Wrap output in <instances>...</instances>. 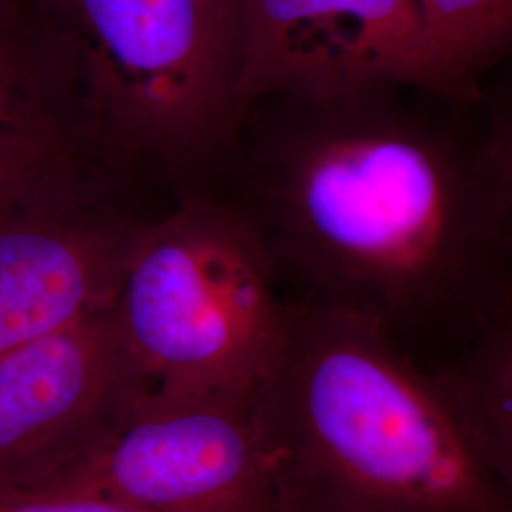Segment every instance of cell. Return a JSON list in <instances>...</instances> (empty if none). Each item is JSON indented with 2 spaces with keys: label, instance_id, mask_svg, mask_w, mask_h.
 I'll list each match as a JSON object with an SVG mask.
<instances>
[{
  "label": "cell",
  "instance_id": "cell-2",
  "mask_svg": "<svg viewBox=\"0 0 512 512\" xmlns=\"http://www.w3.org/2000/svg\"><path fill=\"white\" fill-rule=\"evenodd\" d=\"M268 512H494L511 488L459 439L427 368L376 323L287 300L255 395Z\"/></svg>",
  "mask_w": 512,
  "mask_h": 512
},
{
  "label": "cell",
  "instance_id": "cell-13",
  "mask_svg": "<svg viewBox=\"0 0 512 512\" xmlns=\"http://www.w3.org/2000/svg\"><path fill=\"white\" fill-rule=\"evenodd\" d=\"M494 512H512V509H507V511H494Z\"/></svg>",
  "mask_w": 512,
  "mask_h": 512
},
{
  "label": "cell",
  "instance_id": "cell-10",
  "mask_svg": "<svg viewBox=\"0 0 512 512\" xmlns=\"http://www.w3.org/2000/svg\"><path fill=\"white\" fill-rule=\"evenodd\" d=\"M427 374L459 439L512 490V315L478 332Z\"/></svg>",
  "mask_w": 512,
  "mask_h": 512
},
{
  "label": "cell",
  "instance_id": "cell-7",
  "mask_svg": "<svg viewBox=\"0 0 512 512\" xmlns=\"http://www.w3.org/2000/svg\"><path fill=\"white\" fill-rule=\"evenodd\" d=\"M236 2L241 107L376 86L450 90L435 73L412 0Z\"/></svg>",
  "mask_w": 512,
  "mask_h": 512
},
{
  "label": "cell",
  "instance_id": "cell-6",
  "mask_svg": "<svg viewBox=\"0 0 512 512\" xmlns=\"http://www.w3.org/2000/svg\"><path fill=\"white\" fill-rule=\"evenodd\" d=\"M48 0H0V220L126 196Z\"/></svg>",
  "mask_w": 512,
  "mask_h": 512
},
{
  "label": "cell",
  "instance_id": "cell-8",
  "mask_svg": "<svg viewBox=\"0 0 512 512\" xmlns=\"http://www.w3.org/2000/svg\"><path fill=\"white\" fill-rule=\"evenodd\" d=\"M152 385L112 306L0 357V482L71 458Z\"/></svg>",
  "mask_w": 512,
  "mask_h": 512
},
{
  "label": "cell",
  "instance_id": "cell-12",
  "mask_svg": "<svg viewBox=\"0 0 512 512\" xmlns=\"http://www.w3.org/2000/svg\"><path fill=\"white\" fill-rule=\"evenodd\" d=\"M0 512H150L103 497L46 492L0 482Z\"/></svg>",
  "mask_w": 512,
  "mask_h": 512
},
{
  "label": "cell",
  "instance_id": "cell-11",
  "mask_svg": "<svg viewBox=\"0 0 512 512\" xmlns=\"http://www.w3.org/2000/svg\"><path fill=\"white\" fill-rule=\"evenodd\" d=\"M440 84L450 90L484 84L507 54L512 0H412Z\"/></svg>",
  "mask_w": 512,
  "mask_h": 512
},
{
  "label": "cell",
  "instance_id": "cell-1",
  "mask_svg": "<svg viewBox=\"0 0 512 512\" xmlns=\"http://www.w3.org/2000/svg\"><path fill=\"white\" fill-rule=\"evenodd\" d=\"M215 190L285 300L365 317L418 363L512 315L505 84L247 103Z\"/></svg>",
  "mask_w": 512,
  "mask_h": 512
},
{
  "label": "cell",
  "instance_id": "cell-3",
  "mask_svg": "<svg viewBox=\"0 0 512 512\" xmlns=\"http://www.w3.org/2000/svg\"><path fill=\"white\" fill-rule=\"evenodd\" d=\"M114 177L173 198L219 183L238 128L236 0H48Z\"/></svg>",
  "mask_w": 512,
  "mask_h": 512
},
{
  "label": "cell",
  "instance_id": "cell-9",
  "mask_svg": "<svg viewBox=\"0 0 512 512\" xmlns=\"http://www.w3.org/2000/svg\"><path fill=\"white\" fill-rule=\"evenodd\" d=\"M147 219L120 196L0 220V357L110 308Z\"/></svg>",
  "mask_w": 512,
  "mask_h": 512
},
{
  "label": "cell",
  "instance_id": "cell-4",
  "mask_svg": "<svg viewBox=\"0 0 512 512\" xmlns=\"http://www.w3.org/2000/svg\"><path fill=\"white\" fill-rule=\"evenodd\" d=\"M112 311L152 387L255 397L287 300L251 224L215 188H198L141 224Z\"/></svg>",
  "mask_w": 512,
  "mask_h": 512
},
{
  "label": "cell",
  "instance_id": "cell-5",
  "mask_svg": "<svg viewBox=\"0 0 512 512\" xmlns=\"http://www.w3.org/2000/svg\"><path fill=\"white\" fill-rule=\"evenodd\" d=\"M4 484L150 512H268L255 397L150 387L78 454Z\"/></svg>",
  "mask_w": 512,
  "mask_h": 512
}]
</instances>
